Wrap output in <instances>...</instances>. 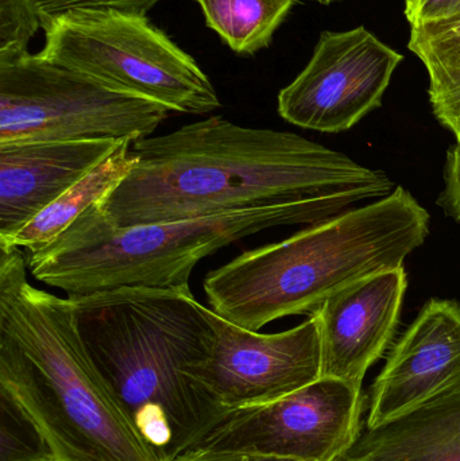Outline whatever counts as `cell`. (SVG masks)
<instances>
[{
	"label": "cell",
	"instance_id": "4fadbf2b",
	"mask_svg": "<svg viewBox=\"0 0 460 461\" xmlns=\"http://www.w3.org/2000/svg\"><path fill=\"white\" fill-rule=\"evenodd\" d=\"M121 142L0 143V241H7L26 227L102 164Z\"/></svg>",
	"mask_w": 460,
	"mask_h": 461
},
{
	"label": "cell",
	"instance_id": "e0dca14e",
	"mask_svg": "<svg viewBox=\"0 0 460 461\" xmlns=\"http://www.w3.org/2000/svg\"><path fill=\"white\" fill-rule=\"evenodd\" d=\"M410 49L429 78L460 72V16L410 27Z\"/></svg>",
	"mask_w": 460,
	"mask_h": 461
},
{
	"label": "cell",
	"instance_id": "cb8c5ba5",
	"mask_svg": "<svg viewBox=\"0 0 460 461\" xmlns=\"http://www.w3.org/2000/svg\"><path fill=\"white\" fill-rule=\"evenodd\" d=\"M172 461H300L269 455L248 454V452L197 451L183 455Z\"/></svg>",
	"mask_w": 460,
	"mask_h": 461
},
{
	"label": "cell",
	"instance_id": "5bb4252c",
	"mask_svg": "<svg viewBox=\"0 0 460 461\" xmlns=\"http://www.w3.org/2000/svg\"><path fill=\"white\" fill-rule=\"evenodd\" d=\"M340 460L460 461V386L366 428Z\"/></svg>",
	"mask_w": 460,
	"mask_h": 461
},
{
	"label": "cell",
	"instance_id": "2e32d148",
	"mask_svg": "<svg viewBox=\"0 0 460 461\" xmlns=\"http://www.w3.org/2000/svg\"><path fill=\"white\" fill-rule=\"evenodd\" d=\"M205 23L240 56L267 48L296 0H194Z\"/></svg>",
	"mask_w": 460,
	"mask_h": 461
},
{
	"label": "cell",
	"instance_id": "ffe728a7",
	"mask_svg": "<svg viewBox=\"0 0 460 461\" xmlns=\"http://www.w3.org/2000/svg\"><path fill=\"white\" fill-rule=\"evenodd\" d=\"M428 94L435 118L460 140V72L429 78Z\"/></svg>",
	"mask_w": 460,
	"mask_h": 461
},
{
	"label": "cell",
	"instance_id": "7c38bea8",
	"mask_svg": "<svg viewBox=\"0 0 460 461\" xmlns=\"http://www.w3.org/2000/svg\"><path fill=\"white\" fill-rule=\"evenodd\" d=\"M404 266L346 287L315 313L321 346V376L362 389L365 376L393 340L407 292Z\"/></svg>",
	"mask_w": 460,
	"mask_h": 461
},
{
	"label": "cell",
	"instance_id": "5b68a950",
	"mask_svg": "<svg viewBox=\"0 0 460 461\" xmlns=\"http://www.w3.org/2000/svg\"><path fill=\"white\" fill-rule=\"evenodd\" d=\"M364 202L354 194L232 211L192 221L115 229L91 205L50 244L27 254L35 279L69 297L119 287L189 289L197 263L254 233L316 224Z\"/></svg>",
	"mask_w": 460,
	"mask_h": 461
},
{
	"label": "cell",
	"instance_id": "9c48e42d",
	"mask_svg": "<svg viewBox=\"0 0 460 461\" xmlns=\"http://www.w3.org/2000/svg\"><path fill=\"white\" fill-rule=\"evenodd\" d=\"M402 56L366 27L323 32L312 59L278 95V113L315 131H347L383 104Z\"/></svg>",
	"mask_w": 460,
	"mask_h": 461
},
{
	"label": "cell",
	"instance_id": "44dd1931",
	"mask_svg": "<svg viewBox=\"0 0 460 461\" xmlns=\"http://www.w3.org/2000/svg\"><path fill=\"white\" fill-rule=\"evenodd\" d=\"M161 0H38L42 24L53 16L76 8H110L146 15Z\"/></svg>",
	"mask_w": 460,
	"mask_h": 461
},
{
	"label": "cell",
	"instance_id": "277c9868",
	"mask_svg": "<svg viewBox=\"0 0 460 461\" xmlns=\"http://www.w3.org/2000/svg\"><path fill=\"white\" fill-rule=\"evenodd\" d=\"M428 233L426 208L397 186L372 204L310 224L210 271L205 295L216 314L259 332L284 317L312 316L346 287L401 267Z\"/></svg>",
	"mask_w": 460,
	"mask_h": 461
},
{
	"label": "cell",
	"instance_id": "484cf974",
	"mask_svg": "<svg viewBox=\"0 0 460 461\" xmlns=\"http://www.w3.org/2000/svg\"><path fill=\"white\" fill-rule=\"evenodd\" d=\"M34 461H57L56 459H53L51 456H43L41 457V459L34 460Z\"/></svg>",
	"mask_w": 460,
	"mask_h": 461
},
{
	"label": "cell",
	"instance_id": "8fae6325",
	"mask_svg": "<svg viewBox=\"0 0 460 461\" xmlns=\"http://www.w3.org/2000/svg\"><path fill=\"white\" fill-rule=\"evenodd\" d=\"M460 386V303L432 298L394 344L372 386L366 428Z\"/></svg>",
	"mask_w": 460,
	"mask_h": 461
},
{
	"label": "cell",
	"instance_id": "6da1fadb",
	"mask_svg": "<svg viewBox=\"0 0 460 461\" xmlns=\"http://www.w3.org/2000/svg\"><path fill=\"white\" fill-rule=\"evenodd\" d=\"M135 164L97 204L115 229L192 221L232 211L354 194L383 199V170L288 131L243 127L223 116L132 142Z\"/></svg>",
	"mask_w": 460,
	"mask_h": 461
},
{
	"label": "cell",
	"instance_id": "8992f818",
	"mask_svg": "<svg viewBox=\"0 0 460 461\" xmlns=\"http://www.w3.org/2000/svg\"><path fill=\"white\" fill-rule=\"evenodd\" d=\"M40 56L116 91L172 113L207 115L221 107L215 86L196 59L150 19L110 8H76L42 24Z\"/></svg>",
	"mask_w": 460,
	"mask_h": 461
},
{
	"label": "cell",
	"instance_id": "d6986e66",
	"mask_svg": "<svg viewBox=\"0 0 460 461\" xmlns=\"http://www.w3.org/2000/svg\"><path fill=\"white\" fill-rule=\"evenodd\" d=\"M0 461H34L50 456L43 448L32 424L3 394H0Z\"/></svg>",
	"mask_w": 460,
	"mask_h": 461
},
{
	"label": "cell",
	"instance_id": "52a82bcc",
	"mask_svg": "<svg viewBox=\"0 0 460 461\" xmlns=\"http://www.w3.org/2000/svg\"><path fill=\"white\" fill-rule=\"evenodd\" d=\"M172 111L40 54L0 59V143L151 137Z\"/></svg>",
	"mask_w": 460,
	"mask_h": 461
},
{
	"label": "cell",
	"instance_id": "ac0fdd59",
	"mask_svg": "<svg viewBox=\"0 0 460 461\" xmlns=\"http://www.w3.org/2000/svg\"><path fill=\"white\" fill-rule=\"evenodd\" d=\"M42 27L38 0H0V59L27 53V46Z\"/></svg>",
	"mask_w": 460,
	"mask_h": 461
},
{
	"label": "cell",
	"instance_id": "30bf717a",
	"mask_svg": "<svg viewBox=\"0 0 460 461\" xmlns=\"http://www.w3.org/2000/svg\"><path fill=\"white\" fill-rule=\"evenodd\" d=\"M215 343L202 384L221 413L281 400L321 378L315 317L285 332H254L212 313Z\"/></svg>",
	"mask_w": 460,
	"mask_h": 461
},
{
	"label": "cell",
	"instance_id": "9a60e30c",
	"mask_svg": "<svg viewBox=\"0 0 460 461\" xmlns=\"http://www.w3.org/2000/svg\"><path fill=\"white\" fill-rule=\"evenodd\" d=\"M131 148V140H122L118 148L83 180L68 189L16 235L0 244L24 249L27 254L50 244L91 205L102 203L123 183L135 164Z\"/></svg>",
	"mask_w": 460,
	"mask_h": 461
},
{
	"label": "cell",
	"instance_id": "7402d4cb",
	"mask_svg": "<svg viewBox=\"0 0 460 461\" xmlns=\"http://www.w3.org/2000/svg\"><path fill=\"white\" fill-rule=\"evenodd\" d=\"M437 203L446 215L460 224V140L448 149L445 165V189Z\"/></svg>",
	"mask_w": 460,
	"mask_h": 461
},
{
	"label": "cell",
	"instance_id": "3957f363",
	"mask_svg": "<svg viewBox=\"0 0 460 461\" xmlns=\"http://www.w3.org/2000/svg\"><path fill=\"white\" fill-rule=\"evenodd\" d=\"M0 244V394L57 461H164L140 438L81 340L72 301L27 281Z\"/></svg>",
	"mask_w": 460,
	"mask_h": 461
},
{
	"label": "cell",
	"instance_id": "603a6c76",
	"mask_svg": "<svg viewBox=\"0 0 460 461\" xmlns=\"http://www.w3.org/2000/svg\"><path fill=\"white\" fill-rule=\"evenodd\" d=\"M410 27L460 16V0H405Z\"/></svg>",
	"mask_w": 460,
	"mask_h": 461
},
{
	"label": "cell",
	"instance_id": "d4e9b609",
	"mask_svg": "<svg viewBox=\"0 0 460 461\" xmlns=\"http://www.w3.org/2000/svg\"><path fill=\"white\" fill-rule=\"evenodd\" d=\"M313 2L321 3V5H329V3L339 2V0H313Z\"/></svg>",
	"mask_w": 460,
	"mask_h": 461
},
{
	"label": "cell",
	"instance_id": "7a4b0ae2",
	"mask_svg": "<svg viewBox=\"0 0 460 461\" xmlns=\"http://www.w3.org/2000/svg\"><path fill=\"white\" fill-rule=\"evenodd\" d=\"M68 298L86 352L140 438L164 461L180 456L221 416L202 384L215 343L212 309L191 289Z\"/></svg>",
	"mask_w": 460,
	"mask_h": 461
},
{
	"label": "cell",
	"instance_id": "4316f807",
	"mask_svg": "<svg viewBox=\"0 0 460 461\" xmlns=\"http://www.w3.org/2000/svg\"><path fill=\"white\" fill-rule=\"evenodd\" d=\"M339 461H347V460H339Z\"/></svg>",
	"mask_w": 460,
	"mask_h": 461
},
{
	"label": "cell",
	"instance_id": "ba28073f",
	"mask_svg": "<svg viewBox=\"0 0 460 461\" xmlns=\"http://www.w3.org/2000/svg\"><path fill=\"white\" fill-rule=\"evenodd\" d=\"M365 409L364 390L321 376L275 402L224 411L180 456L226 451L339 461L361 436Z\"/></svg>",
	"mask_w": 460,
	"mask_h": 461
}]
</instances>
